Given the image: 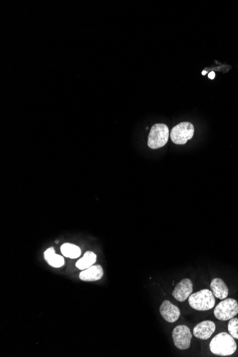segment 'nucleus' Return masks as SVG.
Wrapping results in <instances>:
<instances>
[{
    "label": "nucleus",
    "mask_w": 238,
    "mask_h": 357,
    "mask_svg": "<svg viewBox=\"0 0 238 357\" xmlns=\"http://www.w3.org/2000/svg\"><path fill=\"white\" fill-rule=\"evenodd\" d=\"M210 350L212 354L219 356H230L237 350V344L230 334L221 332L210 342Z\"/></svg>",
    "instance_id": "obj_1"
},
{
    "label": "nucleus",
    "mask_w": 238,
    "mask_h": 357,
    "mask_svg": "<svg viewBox=\"0 0 238 357\" xmlns=\"http://www.w3.org/2000/svg\"><path fill=\"white\" fill-rule=\"evenodd\" d=\"M190 306L195 310L207 311L211 310L215 305V296L209 290H201L192 294L188 298Z\"/></svg>",
    "instance_id": "obj_2"
},
{
    "label": "nucleus",
    "mask_w": 238,
    "mask_h": 357,
    "mask_svg": "<svg viewBox=\"0 0 238 357\" xmlns=\"http://www.w3.org/2000/svg\"><path fill=\"white\" fill-rule=\"evenodd\" d=\"M169 129L164 123H156L152 126L148 139V145L152 149L160 148L167 143Z\"/></svg>",
    "instance_id": "obj_3"
},
{
    "label": "nucleus",
    "mask_w": 238,
    "mask_h": 357,
    "mask_svg": "<svg viewBox=\"0 0 238 357\" xmlns=\"http://www.w3.org/2000/svg\"><path fill=\"white\" fill-rule=\"evenodd\" d=\"M238 314V303L235 299L227 298L215 307L214 315L217 320L227 321Z\"/></svg>",
    "instance_id": "obj_4"
},
{
    "label": "nucleus",
    "mask_w": 238,
    "mask_h": 357,
    "mask_svg": "<svg viewBox=\"0 0 238 357\" xmlns=\"http://www.w3.org/2000/svg\"><path fill=\"white\" fill-rule=\"evenodd\" d=\"M194 126L191 123L182 122L174 126L171 132V139L177 145H184L194 135Z\"/></svg>",
    "instance_id": "obj_5"
},
{
    "label": "nucleus",
    "mask_w": 238,
    "mask_h": 357,
    "mask_svg": "<svg viewBox=\"0 0 238 357\" xmlns=\"http://www.w3.org/2000/svg\"><path fill=\"white\" fill-rule=\"evenodd\" d=\"M172 336L174 345L177 349L181 350L189 349L192 339V333L189 327L186 325L177 326L173 329Z\"/></svg>",
    "instance_id": "obj_6"
},
{
    "label": "nucleus",
    "mask_w": 238,
    "mask_h": 357,
    "mask_svg": "<svg viewBox=\"0 0 238 357\" xmlns=\"http://www.w3.org/2000/svg\"><path fill=\"white\" fill-rule=\"evenodd\" d=\"M193 283L190 279H184L177 283L172 294L177 301L182 303L188 299L193 293Z\"/></svg>",
    "instance_id": "obj_7"
},
{
    "label": "nucleus",
    "mask_w": 238,
    "mask_h": 357,
    "mask_svg": "<svg viewBox=\"0 0 238 357\" xmlns=\"http://www.w3.org/2000/svg\"><path fill=\"white\" fill-rule=\"evenodd\" d=\"M160 313L162 317L168 323H173L179 319L181 316L179 307L173 305L171 302L165 300L160 307Z\"/></svg>",
    "instance_id": "obj_8"
},
{
    "label": "nucleus",
    "mask_w": 238,
    "mask_h": 357,
    "mask_svg": "<svg viewBox=\"0 0 238 357\" xmlns=\"http://www.w3.org/2000/svg\"><path fill=\"white\" fill-rule=\"evenodd\" d=\"M216 326L213 322L210 320L201 322L193 329V335L200 340H206L210 339L215 332Z\"/></svg>",
    "instance_id": "obj_9"
},
{
    "label": "nucleus",
    "mask_w": 238,
    "mask_h": 357,
    "mask_svg": "<svg viewBox=\"0 0 238 357\" xmlns=\"http://www.w3.org/2000/svg\"><path fill=\"white\" fill-rule=\"evenodd\" d=\"M104 270L101 266H92L80 274V278L83 281H97L102 278Z\"/></svg>",
    "instance_id": "obj_10"
},
{
    "label": "nucleus",
    "mask_w": 238,
    "mask_h": 357,
    "mask_svg": "<svg viewBox=\"0 0 238 357\" xmlns=\"http://www.w3.org/2000/svg\"><path fill=\"white\" fill-rule=\"evenodd\" d=\"M210 288H211L214 296L217 299H225L228 297V288L222 279L215 278L212 279L211 283H210Z\"/></svg>",
    "instance_id": "obj_11"
},
{
    "label": "nucleus",
    "mask_w": 238,
    "mask_h": 357,
    "mask_svg": "<svg viewBox=\"0 0 238 357\" xmlns=\"http://www.w3.org/2000/svg\"><path fill=\"white\" fill-rule=\"evenodd\" d=\"M44 256H45L46 261L49 263V266L53 267V268H61L65 265L64 257L61 255H56L55 253L54 248L52 247L46 250L44 253Z\"/></svg>",
    "instance_id": "obj_12"
},
{
    "label": "nucleus",
    "mask_w": 238,
    "mask_h": 357,
    "mask_svg": "<svg viewBox=\"0 0 238 357\" xmlns=\"http://www.w3.org/2000/svg\"><path fill=\"white\" fill-rule=\"evenodd\" d=\"M96 261V255L93 252L87 251L84 254L83 257L78 259L76 262V268L80 270H84L90 268Z\"/></svg>",
    "instance_id": "obj_13"
},
{
    "label": "nucleus",
    "mask_w": 238,
    "mask_h": 357,
    "mask_svg": "<svg viewBox=\"0 0 238 357\" xmlns=\"http://www.w3.org/2000/svg\"><path fill=\"white\" fill-rule=\"evenodd\" d=\"M61 252L63 254L64 256L71 259L78 258V257H80L81 253H82L80 247L71 243L62 245Z\"/></svg>",
    "instance_id": "obj_14"
},
{
    "label": "nucleus",
    "mask_w": 238,
    "mask_h": 357,
    "mask_svg": "<svg viewBox=\"0 0 238 357\" xmlns=\"http://www.w3.org/2000/svg\"><path fill=\"white\" fill-rule=\"evenodd\" d=\"M228 332L234 339L238 340V318L233 317L229 322Z\"/></svg>",
    "instance_id": "obj_15"
},
{
    "label": "nucleus",
    "mask_w": 238,
    "mask_h": 357,
    "mask_svg": "<svg viewBox=\"0 0 238 357\" xmlns=\"http://www.w3.org/2000/svg\"><path fill=\"white\" fill-rule=\"evenodd\" d=\"M208 77H209V79H215V72H214V71H211V72H210L209 73V75H208Z\"/></svg>",
    "instance_id": "obj_16"
},
{
    "label": "nucleus",
    "mask_w": 238,
    "mask_h": 357,
    "mask_svg": "<svg viewBox=\"0 0 238 357\" xmlns=\"http://www.w3.org/2000/svg\"><path fill=\"white\" fill-rule=\"evenodd\" d=\"M206 73H207V71H203V72H202V74H203V75L206 74Z\"/></svg>",
    "instance_id": "obj_17"
}]
</instances>
